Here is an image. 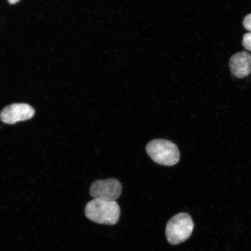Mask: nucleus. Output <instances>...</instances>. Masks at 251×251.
<instances>
[{"instance_id":"f257e3e1","label":"nucleus","mask_w":251,"mask_h":251,"mask_svg":"<svg viewBox=\"0 0 251 251\" xmlns=\"http://www.w3.org/2000/svg\"><path fill=\"white\" fill-rule=\"evenodd\" d=\"M85 215L97 224L114 225L120 218L121 209L115 201L93 199L87 203Z\"/></svg>"},{"instance_id":"f03ea898","label":"nucleus","mask_w":251,"mask_h":251,"mask_svg":"<svg viewBox=\"0 0 251 251\" xmlns=\"http://www.w3.org/2000/svg\"><path fill=\"white\" fill-rule=\"evenodd\" d=\"M148 155L153 161L159 165L172 166L177 164L180 160L178 147L172 141L165 139L151 141L146 146Z\"/></svg>"},{"instance_id":"7ed1b4c3","label":"nucleus","mask_w":251,"mask_h":251,"mask_svg":"<svg viewBox=\"0 0 251 251\" xmlns=\"http://www.w3.org/2000/svg\"><path fill=\"white\" fill-rule=\"evenodd\" d=\"M194 227L190 215L179 213L172 217L166 225V235L172 245L183 243L191 236Z\"/></svg>"},{"instance_id":"20e7f679","label":"nucleus","mask_w":251,"mask_h":251,"mask_svg":"<svg viewBox=\"0 0 251 251\" xmlns=\"http://www.w3.org/2000/svg\"><path fill=\"white\" fill-rule=\"evenodd\" d=\"M122 185L115 178L94 181L90 188V194L93 199L115 201L122 193Z\"/></svg>"},{"instance_id":"39448f33","label":"nucleus","mask_w":251,"mask_h":251,"mask_svg":"<svg viewBox=\"0 0 251 251\" xmlns=\"http://www.w3.org/2000/svg\"><path fill=\"white\" fill-rule=\"evenodd\" d=\"M35 111L27 103H13L6 106L0 113V119L5 124L13 125L29 120L33 117Z\"/></svg>"},{"instance_id":"423d86ee","label":"nucleus","mask_w":251,"mask_h":251,"mask_svg":"<svg viewBox=\"0 0 251 251\" xmlns=\"http://www.w3.org/2000/svg\"><path fill=\"white\" fill-rule=\"evenodd\" d=\"M231 74L238 78L249 76L251 72V55L247 51L236 53L229 61Z\"/></svg>"},{"instance_id":"0eeeda50","label":"nucleus","mask_w":251,"mask_h":251,"mask_svg":"<svg viewBox=\"0 0 251 251\" xmlns=\"http://www.w3.org/2000/svg\"><path fill=\"white\" fill-rule=\"evenodd\" d=\"M242 44L245 49L251 51V32L244 34Z\"/></svg>"},{"instance_id":"6e6552de","label":"nucleus","mask_w":251,"mask_h":251,"mask_svg":"<svg viewBox=\"0 0 251 251\" xmlns=\"http://www.w3.org/2000/svg\"><path fill=\"white\" fill-rule=\"evenodd\" d=\"M243 25L245 29L250 31L251 32V14L247 15L246 17L244 18Z\"/></svg>"},{"instance_id":"1a4fd4ad","label":"nucleus","mask_w":251,"mask_h":251,"mask_svg":"<svg viewBox=\"0 0 251 251\" xmlns=\"http://www.w3.org/2000/svg\"><path fill=\"white\" fill-rule=\"evenodd\" d=\"M9 4H15L16 3L20 1V0H8Z\"/></svg>"}]
</instances>
